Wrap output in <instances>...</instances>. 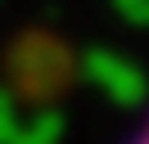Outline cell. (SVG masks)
<instances>
[{"instance_id": "obj_1", "label": "cell", "mask_w": 149, "mask_h": 144, "mask_svg": "<svg viewBox=\"0 0 149 144\" xmlns=\"http://www.w3.org/2000/svg\"><path fill=\"white\" fill-rule=\"evenodd\" d=\"M131 144H149V117H145V122H140V131L131 135Z\"/></svg>"}]
</instances>
